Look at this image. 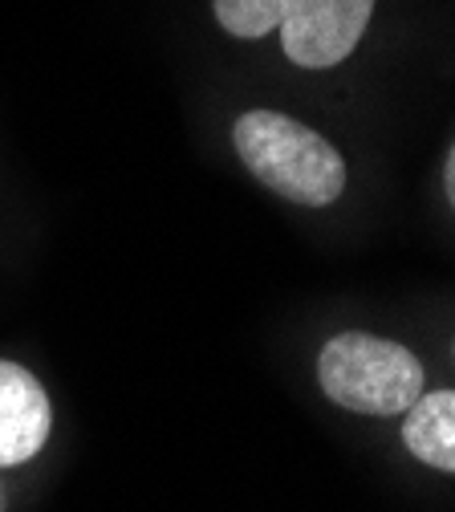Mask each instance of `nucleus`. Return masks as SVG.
<instances>
[{"label":"nucleus","instance_id":"f257e3e1","mask_svg":"<svg viewBox=\"0 0 455 512\" xmlns=\"http://www.w3.org/2000/svg\"><path fill=\"white\" fill-rule=\"evenodd\" d=\"M232 143L260 183L301 208H330L346 187V159L338 147L289 114H240L232 126Z\"/></svg>","mask_w":455,"mask_h":512},{"label":"nucleus","instance_id":"f03ea898","mask_svg":"<svg viewBox=\"0 0 455 512\" xmlns=\"http://www.w3.org/2000/svg\"><path fill=\"white\" fill-rule=\"evenodd\" d=\"M317 378L338 407L358 415H407L423 395V362L407 346L362 330L325 342Z\"/></svg>","mask_w":455,"mask_h":512},{"label":"nucleus","instance_id":"7ed1b4c3","mask_svg":"<svg viewBox=\"0 0 455 512\" xmlns=\"http://www.w3.org/2000/svg\"><path fill=\"white\" fill-rule=\"evenodd\" d=\"M374 13V0H293L281 21V45L301 70H330L346 61Z\"/></svg>","mask_w":455,"mask_h":512},{"label":"nucleus","instance_id":"20e7f679","mask_svg":"<svg viewBox=\"0 0 455 512\" xmlns=\"http://www.w3.org/2000/svg\"><path fill=\"white\" fill-rule=\"evenodd\" d=\"M49 419L41 382L17 362H0V468L33 460L49 439Z\"/></svg>","mask_w":455,"mask_h":512},{"label":"nucleus","instance_id":"39448f33","mask_svg":"<svg viewBox=\"0 0 455 512\" xmlns=\"http://www.w3.org/2000/svg\"><path fill=\"white\" fill-rule=\"evenodd\" d=\"M403 443L427 468L455 476V391L419 395L403 423Z\"/></svg>","mask_w":455,"mask_h":512},{"label":"nucleus","instance_id":"423d86ee","mask_svg":"<svg viewBox=\"0 0 455 512\" xmlns=\"http://www.w3.org/2000/svg\"><path fill=\"white\" fill-rule=\"evenodd\" d=\"M212 5H216V21L232 37L256 41V37L281 29V21H285L293 0H212Z\"/></svg>","mask_w":455,"mask_h":512},{"label":"nucleus","instance_id":"0eeeda50","mask_svg":"<svg viewBox=\"0 0 455 512\" xmlns=\"http://www.w3.org/2000/svg\"><path fill=\"white\" fill-rule=\"evenodd\" d=\"M443 187H447V200H451V208H455V147H451L447 167H443Z\"/></svg>","mask_w":455,"mask_h":512}]
</instances>
